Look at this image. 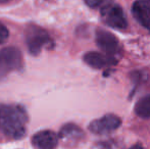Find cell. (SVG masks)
<instances>
[{
    "instance_id": "1",
    "label": "cell",
    "mask_w": 150,
    "mask_h": 149,
    "mask_svg": "<svg viewBox=\"0 0 150 149\" xmlns=\"http://www.w3.org/2000/svg\"><path fill=\"white\" fill-rule=\"evenodd\" d=\"M28 121V113L23 106L0 103V127L8 138L18 140L24 137Z\"/></svg>"
},
{
    "instance_id": "2",
    "label": "cell",
    "mask_w": 150,
    "mask_h": 149,
    "mask_svg": "<svg viewBox=\"0 0 150 149\" xmlns=\"http://www.w3.org/2000/svg\"><path fill=\"white\" fill-rule=\"evenodd\" d=\"M25 41L29 53L32 55H38L43 48L53 45V41L47 31L36 25H29L27 27L25 31Z\"/></svg>"
},
{
    "instance_id": "3",
    "label": "cell",
    "mask_w": 150,
    "mask_h": 149,
    "mask_svg": "<svg viewBox=\"0 0 150 149\" xmlns=\"http://www.w3.org/2000/svg\"><path fill=\"white\" fill-rule=\"evenodd\" d=\"M24 66L23 55L16 47H4L0 49V77L20 71Z\"/></svg>"
},
{
    "instance_id": "4",
    "label": "cell",
    "mask_w": 150,
    "mask_h": 149,
    "mask_svg": "<svg viewBox=\"0 0 150 149\" xmlns=\"http://www.w3.org/2000/svg\"><path fill=\"white\" fill-rule=\"evenodd\" d=\"M101 16L107 26L117 30H126L128 28V20L124 9L119 4L109 3L101 8Z\"/></svg>"
},
{
    "instance_id": "5",
    "label": "cell",
    "mask_w": 150,
    "mask_h": 149,
    "mask_svg": "<svg viewBox=\"0 0 150 149\" xmlns=\"http://www.w3.org/2000/svg\"><path fill=\"white\" fill-rule=\"evenodd\" d=\"M120 125H122V119L120 117L113 113H108L91 121L89 131L96 135H105L117 130Z\"/></svg>"
},
{
    "instance_id": "6",
    "label": "cell",
    "mask_w": 150,
    "mask_h": 149,
    "mask_svg": "<svg viewBox=\"0 0 150 149\" xmlns=\"http://www.w3.org/2000/svg\"><path fill=\"white\" fill-rule=\"evenodd\" d=\"M96 44L105 54L109 56H113L120 51L119 39L112 34L103 29H97L95 34Z\"/></svg>"
},
{
    "instance_id": "7",
    "label": "cell",
    "mask_w": 150,
    "mask_h": 149,
    "mask_svg": "<svg viewBox=\"0 0 150 149\" xmlns=\"http://www.w3.org/2000/svg\"><path fill=\"white\" fill-rule=\"evenodd\" d=\"M59 136L53 131L43 130L32 137V145L35 149H55L58 145Z\"/></svg>"
},
{
    "instance_id": "8",
    "label": "cell",
    "mask_w": 150,
    "mask_h": 149,
    "mask_svg": "<svg viewBox=\"0 0 150 149\" xmlns=\"http://www.w3.org/2000/svg\"><path fill=\"white\" fill-rule=\"evenodd\" d=\"M83 60L87 66H89L92 68H95V70H100L105 66H109L115 62L112 56L95 51H90L84 54Z\"/></svg>"
},
{
    "instance_id": "9",
    "label": "cell",
    "mask_w": 150,
    "mask_h": 149,
    "mask_svg": "<svg viewBox=\"0 0 150 149\" xmlns=\"http://www.w3.org/2000/svg\"><path fill=\"white\" fill-rule=\"evenodd\" d=\"M132 14L135 20L146 30L150 31V7L140 1H135L132 5Z\"/></svg>"
},
{
    "instance_id": "10",
    "label": "cell",
    "mask_w": 150,
    "mask_h": 149,
    "mask_svg": "<svg viewBox=\"0 0 150 149\" xmlns=\"http://www.w3.org/2000/svg\"><path fill=\"white\" fill-rule=\"evenodd\" d=\"M58 136L67 143H77L84 138V132L75 124H67L60 129Z\"/></svg>"
},
{
    "instance_id": "11",
    "label": "cell",
    "mask_w": 150,
    "mask_h": 149,
    "mask_svg": "<svg viewBox=\"0 0 150 149\" xmlns=\"http://www.w3.org/2000/svg\"><path fill=\"white\" fill-rule=\"evenodd\" d=\"M135 113L141 119H150V94L137 101L135 104Z\"/></svg>"
},
{
    "instance_id": "12",
    "label": "cell",
    "mask_w": 150,
    "mask_h": 149,
    "mask_svg": "<svg viewBox=\"0 0 150 149\" xmlns=\"http://www.w3.org/2000/svg\"><path fill=\"white\" fill-rule=\"evenodd\" d=\"M86 5H88L90 8H98L104 7L105 5L109 4V0H84Z\"/></svg>"
},
{
    "instance_id": "13",
    "label": "cell",
    "mask_w": 150,
    "mask_h": 149,
    "mask_svg": "<svg viewBox=\"0 0 150 149\" xmlns=\"http://www.w3.org/2000/svg\"><path fill=\"white\" fill-rule=\"evenodd\" d=\"M8 36H9L8 29L0 22V44H3L4 42H6V40L8 39Z\"/></svg>"
},
{
    "instance_id": "14",
    "label": "cell",
    "mask_w": 150,
    "mask_h": 149,
    "mask_svg": "<svg viewBox=\"0 0 150 149\" xmlns=\"http://www.w3.org/2000/svg\"><path fill=\"white\" fill-rule=\"evenodd\" d=\"M129 149H144V148H143V146L141 144H135V145H133L132 147H130Z\"/></svg>"
},
{
    "instance_id": "15",
    "label": "cell",
    "mask_w": 150,
    "mask_h": 149,
    "mask_svg": "<svg viewBox=\"0 0 150 149\" xmlns=\"http://www.w3.org/2000/svg\"><path fill=\"white\" fill-rule=\"evenodd\" d=\"M138 1L142 2V3H144L145 5H147V6H149V7H150V0H138Z\"/></svg>"
},
{
    "instance_id": "16",
    "label": "cell",
    "mask_w": 150,
    "mask_h": 149,
    "mask_svg": "<svg viewBox=\"0 0 150 149\" xmlns=\"http://www.w3.org/2000/svg\"><path fill=\"white\" fill-rule=\"evenodd\" d=\"M10 0H0V4H5V3H8Z\"/></svg>"
}]
</instances>
